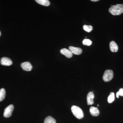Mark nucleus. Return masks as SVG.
Listing matches in <instances>:
<instances>
[{
	"label": "nucleus",
	"mask_w": 123,
	"mask_h": 123,
	"mask_svg": "<svg viewBox=\"0 0 123 123\" xmlns=\"http://www.w3.org/2000/svg\"><path fill=\"white\" fill-rule=\"evenodd\" d=\"M14 106L12 104L9 105L5 109L4 113V116L6 118H9L12 115L14 110Z\"/></svg>",
	"instance_id": "obj_4"
},
{
	"label": "nucleus",
	"mask_w": 123,
	"mask_h": 123,
	"mask_svg": "<svg viewBox=\"0 0 123 123\" xmlns=\"http://www.w3.org/2000/svg\"><path fill=\"white\" fill-rule=\"evenodd\" d=\"M83 29L85 31L88 32H90L93 30V27L91 25H84L83 26Z\"/></svg>",
	"instance_id": "obj_16"
},
{
	"label": "nucleus",
	"mask_w": 123,
	"mask_h": 123,
	"mask_svg": "<svg viewBox=\"0 0 123 123\" xmlns=\"http://www.w3.org/2000/svg\"><path fill=\"white\" fill-rule=\"evenodd\" d=\"M110 50L112 52H117L118 50V47L114 41H111L110 44Z\"/></svg>",
	"instance_id": "obj_10"
},
{
	"label": "nucleus",
	"mask_w": 123,
	"mask_h": 123,
	"mask_svg": "<svg viewBox=\"0 0 123 123\" xmlns=\"http://www.w3.org/2000/svg\"><path fill=\"white\" fill-rule=\"evenodd\" d=\"M0 63L4 66H9L12 64V62L8 57H3L1 59Z\"/></svg>",
	"instance_id": "obj_6"
},
{
	"label": "nucleus",
	"mask_w": 123,
	"mask_h": 123,
	"mask_svg": "<svg viewBox=\"0 0 123 123\" xmlns=\"http://www.w3.org/2000/svg\"><path fill=\"white\" fill-rule=\"evenodd\" d=\"M99 106V105H98V106Z\"/></svg>",
	"instance_id": "obj_21"
},
{
	"label": "nucleus",
	"mask_w": 123,
	"mask_h": 123,
	"mask_svg": "<svg viewBox=\"0 0 123 123\" xmlns=\"http://www.w3.org/2000/svg\"><path fill=\"white\" fill-rule=\"evenodd\" d=\"M73 114L78 119H81L84 117V114L82 110L79 107L73 105L71 108Z\"/></svg>",
	"instance_id": "obj_2"
},
{
	"label": "nucleus",
	"mask_w": 123,
	"mask_h": 123,
	"mask_svg": "<svg viewBox=\"0 0 123 123\" xmlns=\"http://www.w3.org/2000/svg\"><path fill=\"white\" fill-rule=\"evenodd\" d=\"M115 99L114 93L111 92L108 98V102L109 103H111L114 102Z\"/></svg>",
	"instance_id": "obj_15"
},
{
	"label": "nucleus",
	"mask_w": 123,
	"mask_h": 123,
	"mask_svg": "<svg viewBox=\"0 0 123 123\" xmlns=\"http://www.w3.org/2000/svg\"><path fill=\"white\" fill-rule=\"evenodd\" d=\"M21 66L23 69L25 71H30L33 68V66L29 62H26L22 63Z\"/></svg>",
	"instance_id": "obj_5"
},
{
	"label": "nucleus",
	"mask_w": 123,
	"mask_h": 123,
	"mask_svg": "<svg viewBox=\"0 0 123 123\" xmlns=\"http://www.w3.org/2000/svg\"><path fill=\"white\" fill-rule=\"evenodd\" d=\"M82 43L84 45L90 46L92 44V42L90 40L85 39L82 41Z\"/></svg>",
	"instance_id": "obj_17"
},
{
	"label": "nucleus",
	"mask_w": 123,
	"mask_h": 123,
	"mask_svg": "<svg viewBox=\"0 0 123 123\" xmlns=\"http://www.w3.org/2000/svg\"><path fill=\"white\" fill-rule=\"evenodd\" d=\"M69 49L72 53L75 55H80L82 52L81 49L79 48L75 47L73 46H69Z\"/></svg>",
	"instance_id": "obj_7"
},
{
	"label": "nucleus",
	"mask_w": 123,
	"mask_h": 123,
	"mask_svg": "<svg viewBox=\"0 0 123 123\" xmlns=\"http://www.w3.org/2000/svg\"><path fill=\"white\" fill-rule=\"evenodd\" d=\"M90 112L91 114L93 116H97L99 115V112L98 108L91 107L90 108Z\"/></svg>",
	"instance_id": "obj_11"
},
{
	"label": "nucleus",
	"mask_w": 123,
	"mask_h": 123,
	"mask_svg": "<svg viewBox=\"0 0 123 123\" xmlns=\"http://www.w3.org/2000/svg\"><path fill=\"white\" fill-rule=\"evenodd\" d=\"M99 1V0H91V1H93V2H96Z\"/></svg>",
	"instance_id": "obj_19"
},
{
	"label": "nucleus",
	"mask_w": 123,
	"mask_h": 123,
	"mask_svg": "<svg viewBox=\"0 0 123 123\" xmlns=\"http://www.w3.org/2000/svg\"><path fill=\"white\" fill-rule=\"evenodd\" d=\"M1 34V33L0 31V36Z\"/></svg>",
	"instance_id": "obj_20"
},
{
	"label": "nucleus",
	"mask_w": 123,
	"mask_h": 123,
	"mask_svg": "<svg viewBox=\"0 0 123 123\" xmlns=\"http://www.w3.org/2000/svg\"><path fill=\"white\" fill-rule=\"evenodd\" d=\"M119 96H123V88H121L116 93V97L117 98H119Z\"/></svg>",
	"instance_id": "obj_18"
},
{
	"label": "nucleus",
	"mask_w": 123,
	"mask_h": 123,
	"mask_svg": "<svg viewBox=\"0 0 123 123\" xmlns=\"http://www.w3.org/2000/svg\"><path fill=\"white\" fill-rule=\"evenodd\" d=\"M114 76V72L111 70H106L104 72L103 76V79L105 82L110 81L113 78Z\"/></svg>",
	"instance_id": "obj_3"
},
{
	"label": "nucleus",
	"mask_w": 123,
	"mask_h": 123,
	"mask_svg": "<svg viewBox=\"0 0 123 123\" xmlns=\"http://www.w3.org/2000/svg\"><path fill=\"white\" fill-rule=\"evenodd\" d=\"M6 96V91L4 88L0 89V102L4 99Z\"/></svg>",
	"instance_id": "obj_14"
},
{
	"label": "nucleus",
	"mask_w": 123,
	"mask_h": 123,
	"mask_svg": "<svg viewBox=\"0 0 123 123\" xmlns=\"http://www.w3.org/2000/svg\"><path fill=\"white\" fill-rule=\"evenodd\" d=\"M61 53L62 55H64L68 58H70L72 57L73 56L72 53L69 50L66 48H63L61 50Z\"/></svg>",
	"instance_id": "obj_9"
},
{
	"label": "nucleus",
	"mask_w": 123,
	"mask_h": 123,
	"mask_svg": "<svg viewBox=\"0 0 123 123\" xmlns=\"http://www.w3.org/2000/svg\"><path fill=\"white\" fill-rule=\"evenodd\" d=\"M94 95L92 92H90L88 93L87 96V104L88 105H92L93 104V99Z\"/></svg>",
	"instance_id": "obj_8"
},
{
	"label": "nucleus",
	"mask_w": 123,
	"mask_h": 123,
	"mask_svg": "<svg viewBox=\"0 0 123 123\" xmlns=\"http://www.w3.org/2000/svg\"><path fill=\"white\" fill-rule=\"evenodd\" d=\"M44 123H56V121L53 117L49 116L46 117L45 119Z\"/></svg>",
	"instance_id": "obj_13"
},
{
	"label": "nucleus",
	"mask_w": 123,
	"mask_h": 123,
	"mask_svg": "<svg viewBox=\"0 0 123 123\" xmlns=\"http://www.w3.org/2000/svg\"><path fill=\"white\" fill-rule=\"evenodd\" d=\"M36 1L40 5L45 6H48L50 5V2L48 0H36Z\"/></svg>",
	"instance_id": "obj_12"
},
{
	"label": "nucleus",
	"mask_w": 123,
	"mask_h": 123,
	"mask_svg": "<svg viewBox=\"0 0 123 123\" xmlns=\"http://www.w3.org/2000/svg\"><path fill=\"white\" fill-rule=\"evenodd\" d=\"M109 12L112 15H119L123 13V5L117 4L111 5L109 9Z\"/></svg>",
	"instance_id": "obj_1"
}]
</instances>
